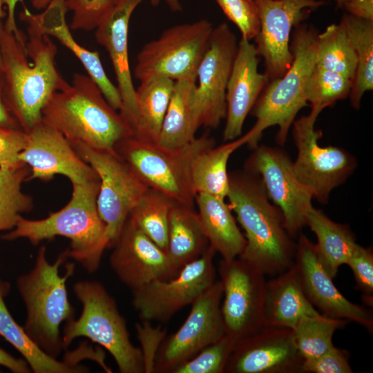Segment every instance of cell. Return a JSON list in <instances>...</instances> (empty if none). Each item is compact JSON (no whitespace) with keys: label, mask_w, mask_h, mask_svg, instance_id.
Wrapping results in <instances>:
<instances>
[{"label":"cell","mask_w":373,"mask_h":373,"mask_svg":"<svg viewBox=\"0 0 373 373\" xmlns=\"http://www.w3.org/2000/svg\"><path fill=\"white\" fill-rule=\"evenodd\" d=\"M27 24V35L0 26V52L5 104L19 127L28 132L41 119L42 110L67 82L55 63L57 48L40 28L35 14H20Z\"/></svg>","instance_id":"1"},{"label":"cell","mask_w":373,"mask_h":373,"mask_svg":"<svg viewBox=\"0 0 373 373\" xmlns=\"http://www.w3.org/2000/svg\"><path fill=\"white\" fill-rule=\"evenodd\" d=\"M229 205L245 233L239 256L265 275L276 276L294 263L296 243L280 210L270 202L261 178L247 170L229 173Z\"/></svg>","instance_id":"2"},{"label":"cell","mask_w":373,"mask_h":373,"mask_svg":"<svg viewBox=\"0 0 373 373\" xmlns=\"http://www.w3.org/2000/svg\"><path fill=\"white\" fill-rule=\"evenodd\" d=\"M41 119L59 132L71 146L115 151L116 144L133 134L120 113L107 102L97 85L87 75L75 73L50 97Z\"/></svg>","instance_id":"3"},{"label":"cell","mask_w":373,"mask_h":373,"mask_svg":"<svg viewBox=\"0 0 373 373\" xmlns=\"http://www.w3.org/2000/svg\"><path fill=\"white\" fill-rule=\"evenodd\" d=\"M72 184L71 198L62 209L41 220H29L21 216L15 227L1 238L9 241L25 238L36 245L57 236L66 238L70 240L69 257L88 273H93L108 248L105 224L97 207L100 180L98 177Z\"/></svg>","instance_id":"4"},{"label":"cell","mask_w":373,"mask_h":373,"mask_svg":"<svg viewBox=\"0 0 373 373\" xmlns=\"http://www.w3.org/2000/svg\"><path fill=\"white\" fill-rule=\"evenodd\" d=\"M68 257V249L50 263L45 246H41L32 269L17 279V287L26 309L23 328L42 350L54 358L64 350L61 324L75 318V309L66 289V280L73 274L75 265L67 264L66 273H59Z\"/></svg>","instance_id":"5"},{"label":"cell","mask_w":373,"mask_h":373,"mask_svg":"<svg viewBox=\"0 0 373 373\" xmlns=\"http://www.w3.org/2000/svg\"><path fill=\"white\" fill-rule=\"evenodd\" d=\"M318 35L312 25L300 23L294 27L289 44L293 55L290 68L281 77L268 82L250 112L256 121L248 131L249 148L254 149L263 131L274 126H278L276 142L285 145L298 113L307 106L305 86L315 64Z\"/></svg>","instance_id":"6"},{"label":"cell","mask_w":373,"mask_h":373,"mask_svg":"<svg viewBox=\"0 0 373 373\" xmlns=\"http://www.w3.org/2000/svg\"><path fill=\"white\" fill-rule=\"evenodd\" d=\"M73 290L82 311L78 318L66 322L61 336L64 350L75 338L86 337L111 354L119 372L144 373L141 349L131 341L126 321L102 283L79 280Z\"/></svg>","instance_id":"7"},{"label":"cell","mask_w":373,"mask_h":373,"mask_svg":"<svg viewBox=\"0 0 373 373\" xmlns=\"http://www.w3.org/2000/svg\"><path fill=\"white\" fill-rule=\"evenodd\" d=\"M215 144L213 137L203 135L184 146L169 148L132 134L120 140L115 151L148 187L175 202L194 207L192 164L200 153Z\"/></svg>","instance_id":"8"},{"label":"cell","mask_w":373,"mask_h":373,"mask_svg":"<svg viewBox=\"0 0 373 373\" xmlns=\"http://www.w3.org/2000/svg\"><path fill=\"white\" fill-rule=\"evenodd\" d=\"M319 115L311 110L293 122L292 136L297 149L293 167L298 181L313 198L326 204L331 192L353 173L357 162L343 148L318 144L322 131L316 129L315 124Z\"/></svg>","instance_id":"9"},{"label":"cell","mask_w":373,"mask_h":373,"mask_svg":"<svg viewBox=\"0 0 373 373\" xmlns=\"http://www.w3.org/2000/svg\"><path fill=\"white\" fill-rule=\"evenodd\" d=\"M213 27L206 19L173 26L146 43L137 55L134 76L140 82L163 77L174 81L196 75Z\"/></svg>","instance_id":"10"},{"label":"cell","mask_w":373,"mask_h":373,"mask_svg":"<svg viewBox=\"0 0 373 373\" xmlns=\"http://www.w3.org/2000/svg\"><path fill=\"white\" fill-rule=\"evenodd\" d=\"M72 146L99 178L97 207L105 224L108 248L112 247L131 211L149 187L115 151L82 144Z\"/></svg>","instance_id":"11"},{"label":"cell","mask_w":373,"mask_h":373,"mask_svg":"<svg viewBox=\"0 0 373 373\" xmlns=\"http://www.w3.org/2000/svg\"><path fill=\"white\" fill-rule=\"evenodd\" d=\"M218 273L222 285L221 314L225 334L238 341L266 326L265 274L240 257L222 258Z\"/></svg>","instance_id":"12"},{"label":"cell","mask_w":373,"mask_h":373,"mask_svg":"<svg viewBox=\"0 0 373 373\" xmlns=\"http://www.w3.org/2000/svg\"><path fill=\"white\" fill-rule=\"evenodd\" d=\"M211 247L198 259L184 265L169 280H155L132 292L133 305L142 321L166 323L192 305L216 280Z\"/></svg>","instance_id":"13"},{"label":"cell","mask_w":373,"mask_h":373,"mask_svg":"<svg viewBox=\"0 0 373 373\" xmlns=\"http://www.w3.org/2000/svg\"><path fill=\"white\" fill-rule=\"evenodd\" d=\"M222 298V283L216 280L191 305L190 312L180 328L161 343L153 372L172 373L225 334L221 314Z\"/></svg>","instance_id":"14"},{"label":"cell","mask_w":373,"mask_h":373,"mask_svg":"<svg viewBox=\"0 0 373 373\" xmlns=\"http://www.w3.org/2000/svg\"><path fill=\"white\" fill-rule=\"evenodd\" d=\"M253 149L245 169L261 178L269 200L280 210L285 227L293 238L306 226L313 196L298 181L293 162L285 151L258 144Z\"/></svg>","instance_id":"15"},{"label":"cell","mask_w":373,"mask_h":373,"mask_svg":"<svg viewBox=\"0 0 373 373\" xmlns=\"http://www.w3.org/2000/svg\"><path fill=\"white\" fill-rule=\"evenodd\" d=\"M234 33L223 22L213 28L197 68L193 104L201 126L216 128L225 118L226 92L238 49Z\"/></svg>","instance_id":"16"},{"label":"cell","mask_w":373,"mask_h":373,"mask_svg":"<svg viewBox=\"0 0 373 373\" xmlns=\"http://www.w3.org/2000/svg\"><path fill=\"white\" fill-rule=\"evenodd\" d=\"M260 17V30L254 38L257 54L264 59L269 82L283 76L293 60L290 39L293 27L323 4L314 0H254Z\"/></svg>","instance_id":"17"},{"label":"cell","mask_w":373,"mask_h":373,"mask_svg":"<svg viewBox=\"0 0 373 373\" xmlns=\"http://www.w3.org/2000/svg\"><path fill=\"white\" fill-rule=\"evenodd\" d=\"M112 247L111 267L132 292L155 280H169L180 270L172 262L166 251L129 218Z\"/></svg>","instance_id":"18"},{"label":"cell","mask_w":373,"mask_h":373,"mask_svg":"<svg viewBox=\"0 0 373 373\" xmlns=\"http://www.w3.org/2000/svg\"><path fill=\"white\" fill-rule=\"evenodd\" d=\"M294 264L305 295L318 312L354 322L372 332V313L350 301L338 289L320 261L315 244L303 233L296 244Z\"/></svg>","instance_id":"19"},{"label":"cell","mask_w":373,"mask_h":373,"mask_svg":"<svg viewBox=\"0 0 373 373\" xmlns=\"http://www.w3.org/2000/svg\"><path fill=\"white\" fill-rule=\"evenodd\" d=\"M26 134V146L19 160L30 168L28 181L39 179L48 182L56 175H61L75 184L98 178L66 138L42 119Z\"/></svg>","instance_id":"20"},{"label":"cell","mask_w":373,"mask_h":373,"mask_svg":"<svg viewBox=\"0 0 373 373\" xmlns=\"http://www.w3.org/2000/svg\"><path fill=\"white\" fill-rule=\"evenodd\" d=\"M303 361L291 329L266 325L236 342L224 373H300Z\"/></svg>","instance_id":"21"},{"label":"cell","mask_w":373,"mask_h":373,"mask_svg":"<svg viewBox=\"0 0 373 373\" xmlns=\"http://www.w3.org/2000/svg\"><path fill=\"white\" fill-rule=\"evenodd\" d=\"M142 0H117L95 28L96 41L108 52L116 76L122 101V116L133 131L139 119L134 87L129 67L128 32L131 17Z\"/></svg>","instance_id":"22"},{"label":"cell","mask_w":373,"mask_h":373,"mask_svg":"<svg viewBox=\"0 0 373 373\" xmlns=\"http://www.w3.org/2000/svg\"><path fill=\"white\" fill-rule=\"evenodd\" d=\"M259 61L255 45L241 38L227 87L224 142L242 135L247 115L269 82L267 75L258 70Z\"/></svg>","instance_id":"23"},{"label":"cell","mask_w":373,"mask_h":373,"mask_svg":"<svg viewBox=\"0 0 373 373\" xmlns=\"http://www.w3.org/2000/svg\"><path fill=\"white\" fill-rule=\"evenodd\" d=\"M67 11L66 0H51L41 13L35 14V17L44 32L57 39L79 59L107 102L120 112L122 101L117 87L107 77L98 52L86 49L74 39L66 22Z\"/></svg>","instance_id":"24"},{"label":"cell","mask_w":373,"mask_h":373,"mask_svg":"<svg viewBox=\"0 0 373 373\" xmlns=\"http://www.w3.org/2000/svg\"><path fill=\"white\" fill-rule=\"evenodd\" d=\"M319 313L305 295L294 264L267 281L265 296L267 325L292 330L302 316Z\"/></svg>","instance_id":"25"},{"label":"cell","mask_w":373,"mask_h":373,"mask_svg":"<svg viewBox=\"0 0 373 373\" xmlns=\"http://www.w3.org/2000/svg\"><path fill=\"white\" fill-rule=\"evenodd\" d=\"M224 200L200 193L196 194L195 202L210 247L219 253L222 259L231 260L242 254L246 239Z\"/></svg>","instance_id":"26"},{"label":"cell","mask_w":373,"mask_h":373,"mask_svg":"<svg viewBox=\"0 0 373 373\" xmlns=\"http://www.w3.org/2000/svg\"><path fill=\"white\" fill-rule=\"evenodd\" d=\"M9 284L0 279V336L23 356L34 373H77L86 372L78 361L68 358L59 361L42 350L13 318L5 303Z\"/></svg>","instance_id":"27"},{"label":"cell","mask_w":373,"mask_h":373,"mask_svg":"<svg viewBox=\"0 0 373 373\" xmlns=\"http://www.w3.org/2000/svg\"><path fill=\"white\" fill-rule=\"evenodd\" d=\"M194 207L173 202L169 212L166 253L180 270L202 256L209 248Z\"/></svg>","instance_id":"28"},{"label":"cell","mask_w":373,"mask_h":373,"mask_svg":"<svg viewBox=\"0 0 373 373\" xmlns=\"http://www.w3.org/2000/svg\"><path fill=\"white\" fill-rule=\"evenodd\" d=\"M197 75L177 79L164 116L157 142L177 148L191 142L201 126L193 104Z\"/></svg>","instance_id":"29"},{"label":"cell","mask_w":373,"mask_h":373,"mask_svg":"<svg viewBox=\"0 0 373 373\" xmlns=\"http://www.w3.org/2000/svg\"><path fill=\"white\" fill-rule=\"evenodd\" d=\"M306 226L317 238L315 248L320 261L329 276L335 278L339 267L347 265L357 244L354 233L348 225L332 220L313 205L307 213Z\"/></svg>","instance_id":"30"},{"label":"cell","mask_w":373,"mask_h":373,"mask_svg":"<svg viewBox=\"0 0 373 373\" xmlns=\"http://www.w3.org/2000/svg\"><path fill=\"white\" fill-rule=\"evenodd\" d=\"M250 135L226 142L220 146L206 149L195 158L191 167V180L195 193H207L225 199L229 191L228 161L240 146L247 144Z\"/></svg>","instance_id":"31"},{"label":"cell","mask_w":373,"mask_h":373,"mask_svg":"<svg viewBox=\"0 0 373 373\" xmlns=\"http://www.w3.org/2000/svg\"><path fill=\"white\" fill-rule=\"evenodd\" d=\"M174 82V80L163 77L140 82L136 89L139 119L134 129L135 135L157 142Z\"/></svg>","instance_id":"32"},{"label":"cell","mask_w":373,"mask_h":373,"mask_svg":"<svg viewBox=\"0 0 373 373\" xmlns=\"http://www.w3.org/2000/svg\"><path fill=\"white\" fill-rule=\"evenodd\" d=\"M340 23L356 55V73L349 97L352 107L359 109L365 93L373 90V21L345 13Z\"/></svg>","instance_id":"33"},{"label":"cell","mask_w":373,"mask_h":373,"mask_svg":"<svg viewBox=\"0 0 373 373\" xmlns=\"http://www.w3.org/2000/svg\"><path fill=\"white\" fill-rule=\"evenodd\" d=\"M314 65L353 81L357 58L343 26L332 23L318 33Z\"/></svg>","instance_id":"34"},{"label":"cell","mask_w":373,"mask_h":373,"mask_svg":"<svg viewBox=\"0 0 373 373\" xmlns=\"http://www.w3.org/2000/svg\"><path fill=\"white\" fill-rule=\"evenodd\" d=\"M30 174V168L22 162L0 167V232L12 230L21 214L32 209V197L21 188Z\"/></svg>","instance_id":"35"},{"label":"cell","mask_w":373,"mask_h":373,"mask_svg":"<svg viewBox=\"0 0 373 373\" xmlns=\"http://www.w3.org/2000/svg\"><path fill=\"white\" fill-rule=\"evenodd\" d=\"M173 202L163 193L149 187L128 216L149 238L166 251L169 216Z\"/></svg>","instance_id":"36"},{"label":"cell","mask_w":373,"mask_h":373,"mask_svg":"<svg viewBox=\"0 0 373 373\" xmlns=\"http://www.w3.org/2000/svg\"><path fill=\"white\" fill-rule=\"evenodd\" d=\"M347 323L345 320L330 318L321 313L302 316L292 333L303 359L316 358L330 349L334 345L332 338L335 332Z\"/></svg>","instance_id":"37"},{"label":"cell","mask_w":373,"mask_h":373,"mask_svg":"<svg viewBox=\"0 0 373 373\" xmlns=\"http://www.w3.org/2000/svg\"><path fill=\"white\" fill-rule=\"evenodd\" d=\"M353 81L314 65L305 86V95L313 111L321 113L337 101L349 97Z\"/></svg>","instance_id":"38"},{"label":"cell","mask_w":373,"mask_h":373,"mask_svg":"<svg viewBox=\"0 0 373 373\" xmlns=\"http://www.w3.org/2000/svg\"><path fill=\"white\" fill-rule=\"evenodd\" d=\"M237 340L225 334L207 346L172 373H224Z\"/></svg>","instance_id":"39"},{"label":"cell","mask_w":373,"mask_h":373,"mask_svg":"<svg viewBox=\"0 0 373 373\" xmlns=\"http://www.w3.org/2000/svg\"><path fill=\"white\" fill-rule=\"evenodd\" d=\"M229 20L239 29L242 37L255 38L260 30L258 8L254 0H216Z\"/></svg>","instance_id":"40"},{"label":"cell","mask_w":373,"mask_h":373,"mask_svg":"<svg viewBox=\"0 0 373 373\" xmlns=\"http://www.w3.org/2000/svg\"><path fill=\"white\" fill-rule=\"evenodd\" d=\"M117 0H66L68 10L72 11L70 28L90 31L95 30Z\"/></svg>","instance_id":"41"},{"label":"cell","mask_w":373,"mask_h":373,"mask_svg":"<svg viewBox=\"0 0 373 373\" xmlns=\"http://www.w3.org/2000/svg\"><path fill=\"white\" fill-rule=\"evenodd\" d=\"M347 265L350 267L356 283L355 288L361 292L365 304L373 305V251L358 243Z\"/></svg>","instance_id":"42"},{"label":"cell","mask_w":373,"mask_h":373,"mask_svg":"<svg viewBox=\"0 0 373 373\" xmlns=\"http://www.w3.org/2000/svg\"><path fill=\"white\" fill-rule=\"evenodd\" d=\"M304 373H352L350 354L343 349L333 345L323 354L305 359L302 365Z\"/></svg>","instance_id":"43"},{"label":"cell","mask_w":373,"mask_h":373,"mask_svg":"<svg viewBox=\"0 0 373 373\" xmlns=\"http://www.w3.org/2000/svg\"><path fill=\"white\" fill-rule=\"evenodd\" d=\"M26 132L18 127L0 126V167L20 162L26 143Z\"/></svg>","instance_id":"44"},{"label":"cell","mask_w":373,"mask_h":373,"mask_svg":"<svg viewBox=\"0 0 373 373\" xmlns=\"http://www.w3.org/2000/svg\"><path fill=\"white\" fill-rule=\"evenodd\" d=\"M342 7L352 16L373 21V0H346Z\"/></svg>","instance_id":"45"},{"label":"cell","mask_w":373,"mask_h":373,"mask_svg":"<svg viewBox=\"0 0 373 373\" xmlns=\"http://www.w3.org/2000/svg\"><path fill=\"white\" fill-rule=\"evenodd\" d=\"M0 366L5 367L15 373H29L31 370L23 358L20 359L11 355L0 347Z\"/></svg>","instance_id":"46"},{"label":"cell","mask_w":373,"mask_h":373,"mask_svg":"<svg viewBox=\"0 0 373 373\" xmlns=\"http://www.w3.org/2000/svg\"><path fill=\"white\" fill-rule=\"evenodd\" d=\"M3 76L0 70V126L7 127H19L17 122L8 111L3 97Z\"/></svg>","instance_id":"47"},{"label":"cell","mask_w":373,"mask_h":373,"mask_svg":"<svg viewBox=\"0 0 373 373\" xmlns=\"http://www.w3.org/2000/svg\"><path fill=\"white\" fill-rule=\"evenodd\" d=\"M3 1L7 9V18L3 25L10 31L17 33L20 30L15 20V8L17 3L21 2L22 0H3Z\"/></svg>","instance_id":"48"},{"label":"cell","mask_w":373,"mask_h":373,"mask_svg":"<svg viewBox=\"0 0 373 373\" xmlns=\"http://www.w3.org/2000/svg\"><path fill=\"white\" fill-rule=\"evenodd\" d=\"M151 3L153 6L158 5L161 0H150ZM168 5L170 10L173 12H179L182 9L180 0H164Z\"/></svg>","instance_id":"49"},{"label":"cell","mask_w":373,"mask_h":373,"mask_svg":"<svg viewBox=\"0 0 373 373\" xmlns=\"http://www.w3.org/2000/svg\"><path fill=\"white\" fill-rule=\"evenodd\" d=\"M51 0H30L32 6L36 10H44Z\"/></svg>","instance_id":"50"},{"label":"cell","mask_w":373,"mask_h":373,"mask_svg":"<svg viewBox=\"0 0 373 373\" xmlns=\"http://www.w3.org/2000/svg\"><path fill=\"white\" fill-rule=\"evenodd\" d=\"M4 3L3 0H0V26L1 24V19L6 15V12L3 10V6ZM1 70V52H0V70Z\"/></svg>","instance_id":"51"},{"label":"cell","mask_w":373,"mask_h":373,"mask_svg":"<svg viewBox=\"0 0 373 373\" xmlns=\"http://www.w3.org/2000/svg\"><path fill=\"white\" fill-rule=\"evenodd\" d=\"M314 1H318V0H314ZM336 1L337 6L338 8L342 7L343 4L346 0H335Z\"/></svg>","instance_id":"52"},{"label":"cell","mask_w":373,"mask_h":373,"mask_svg":"<svg viewBox=\"0 0 373 373\" xmlns=\"http://www.w3.org/2000/svg\"><path fill=\"white\" fill-rule=\"evenodd\" d=\"M0 372H1V371H0Z\"/></svg>","instance_id":"53"}]
</instances>
